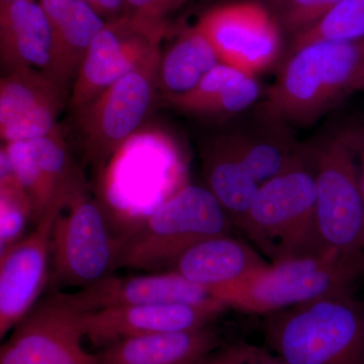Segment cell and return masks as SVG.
Masks as SVG:
<instances>
[{"label": "cell", "instance_id": "cell-1", "mask_svg": "<svg viewBox=\"0 0 364 364\" xmlns=\"http://www.w3.org/2000/svg\"><path fill=\"white\" fill-rule=\"evenodd\" d=\"M364 90V41H317L287 51L277 77L255 107L287 126H305Z\"/></svg>", "mask_w": 364, "mask_h": 364}, {"label": "cell", "instance_id": "cell-2", "mask_svg": "<svg viewBox=\"0 0 364 364\" xmlns=\"http://www.w3.org/2000/svg\"><path fill=\"white\" fill-rule=\"evenodd\" d=\"M364 279V251L328 250L272 262L210 291L227 308L267 316L299 304L353 293Z\"/></svg>", "mask_w": 364, "mask_h": 364}, {"label": "cell", "instance_id": "cell-3", "mask_svg": "<svg viewBox=\"0 0 364 364\" xmlns=\"http://www.w3.org/2000/svg\"><path fill=\"white\" fill-rule=\"evenodd\" d=\"M263 328L286 364H364V301L353 293L268 314Z\"/></svg>", "mask_w": 364, "mask_h": 364}, {"label": "cell", "instance_id": "cell-4", "mask_svg": "<svg viewBox=\"0 0 364 364\" xmlns=\"http://www.w3.org/2000/svg\"><path fill=\"white\" fill-rule=\"evenodd\" d=\"M313 144L286 171L261 184L240 228L272 262L325 252L316 217Z\"/></svg>", "mask_w": 364, "mask_h": 364}, {"label": "cell", "instance_id": "cell-5", "mask_svg": "<svg viewBox=\"0 0 364 364\" xmlns=\"http://www.w3.org/2000/svg\"><path fill=\"white\" fill-rule=\"evenodd\" d=\"M234 224L205 186L188 184L155 208L131 234L122 237L117 268L169 272L188 249L232 235Z\"/></svg>", "mask_w": 364, "mask_h": 364}, {"label": "cell", "instance_id": "cell-6", "mask_svg": "<svg viewBox=\"0 0 364 364\" xmlns=\"http://www.w3.org/2000/svg\"><path fill=\"white\" fill-rule=\"evenodd\" d=\"M121 241L112 234L104 208L83 182L53 226L50 286L56 287L54 291L79 289L109 277L117 269Z\"/></svg>", "mask_w": 364, "mask_h": 364}, {"label": "cell", "instance_id": "cell-7", "mask_svg": "<svg viewBox=\"0 0 364 364\" xmlns=\"http://www.w3.org/2000/svg\"><path fill=\"white\" fill-rule=\"evenodd\" d=\"M316 217L325 250L363 251L364 202L360 169L347 129L313 144Z\"/></svg>", "mask_w": 364, "mask_h": 364}, {"label": "cell", "instance_id": "cell-8", "mask_svg": "<svg viewBox=\"0 0 364 364\" xmlns=\"http://www.w3.org/2000/svg\"><path fill=\"white\" fill-rule=\"evenodd\" d=\"M161 55L74 112L86 161L91 166L102 168L143 123L158 88Z\"/></svg>", "mask_w": 364, "mask_h": 364}, {"label": "cell", "instance_id": "cell-9", "mask_svg": "<svg viewBox=\"0 0 364 364\" xmlns=\"http://www.w3.org/2000/svg\"><path fill=\"white\" fill-rule=\"evenodd\" d=\"M167 26L126 14L97 33L74 79L69 107L75 112L112 83L162 54Z\"/></svg>", "mask_w": 364, "mask_h": 364}, {"label": "cell", "instance_id": "cell-10", "mask_svg": "<svg viewBox=\"0 0 364 364\" xmlns=\"http://www.w3.org/2000/svg\"><path fill=\"white\" fill-rule=\"evenodd\" d=\"M85 176L63 189L32 232L0 252V337L14 330L37 305L49 284L55 220Z\"/></svg>", "mask_w": 364, "mask_h": 364}, {"label": "cell", "instance_id": "cell-11", "mask_svg": "<svg viewBox=\"0 0 364 364\" xmlns=\"http://www.w3.org/2000/svg\"><path fill=\"white\" fill-rule=\"evenodd\" d=\"M223 64L256 76L279 58L282 32L257 0H237L208 9L196 25Z\"/></svg>", "mask_w": 364, "mask_h": 364}, {"label": "cell", "instance_id": "cell-12", "mask_svg": "<svg viewBox=\"0 0 364 364\" xmlns=\"http://www.w3.org/2000/svg\"><path fill=\"white\" fill-rule=\"evenodd\" d=\"M76 313L52 296L38 301L0 349V364H100L81 344Z\"/></svg>", "mask_w": 364, "mask_h": 364}, {"label": "cell", "instance_id": "cell-13", "mask_svg": "<svg viewBox=\"0 0 364 364\" xmlns=\"http://www.w3.org/2000/svg\"><path fill=\"white\" fill-rule=\"evenodd\" d=\"M226 309L215 299L203 304H148L75 313L83 336L102 348L134 337L205 327Z\"/></svg>", "mask_w": 364, "mask_h": 364}, {"label": "cell", "instance_id": "cell-14", "mask_svg": "<svg viewBox=\"0 0 364 364\" xmlns=\"http://www.w3.org/2000/svg\"><path fill=\"white\" fill-rule=\"evenodd\" d=\"M69 102L65 85L44 72L20 67L0 81V136L4 143L32 140L58 130Z\"/></svg>", "mask_w": 364, "mask_h": 364}, {"label": "cell", "instance_id": "cell-15", "mask_svg": "<svg viewBox=\"0 0 364 364\" xmlns=\"http://www.w3.org/2000/svg\"><path fill=\"white\" fill-rule=\"evenodd\" d=\"M50 296L77 313L148 304H203L215 301L203 287L174 272L129 277L112 274L74 293L54 291Z\"/></svg>", "mask_w": 364, "mask_h": 364}, {"label": "cell", "instance_id": "cell-16", "mask_svg": "<svg viewBox=\"0 0 364 364\" xmlns=\"http://www.w3.org/2000/svg\"><path fill=\"white\" fill-rule=\"evenodd\" d=\"M1 150L30 200L35 224L63 189L83 176L59 129L32 140L4 143Z\"/></svg>", "mask_w": 364, "mask_h": 364}, {"label": "cell", "instance_id": "cell-17", "mask_svg": "<svg viewBox=\"0 0 364 364\" xmlns=\"http://www.w3.org/2000/svg\"><path fill=\"white\" fill-rule=\"evenodd\" d=\"M0 58L7 71L28 67L55 79L54 39L40 2L0 4Z\"/></svg>", "mask_w": 364, "mask_h": 364}, {"label": "cell", "instance_id": "cell-18", "mask_svg": "<svg viewBox=\"0 0 364 364\" xmlns=\"http://www.w3.org/2000/svg\"><path fill=\"white\" fill-rule=\"evenodd\" d=\"M254 117L227 131L235 149L258 183L270 181L293 166L305 152L291 127L254 109Z\"/></svg>", "mask_w": 364, "mask_h": 364}, {"label": "cell", "instance_id": "cell-19", "mask_svg": "<svg viewBox=\"0 0 364 364\" xmlns=\"http://www.w3.org/2000/svg\"><path fill=\"white\" fill-rule=\"evenodd\" d=\"M223 344L210 325L188 331L158 333L100 348V364H196Z\"/></svg>", "mask_w": 364, "mask_h": 364}, {"label": "cell", "instance_id": "cell-20", "mask_svg": "<svg viewBox=\"0 0 364 364\" xmlns=\"http://www.w3.org/2000/svg\"><path fill=\"white\" fill-rule=\"evenodd\" d=\"M267 264V261L252 246L233 235H222L188 249L169 272L178 273L210 294Z\"/></svg>", "mask_w": 364, "mask_h": 364}, {"label": "cell", "instance_id": "cell-21", "mask_svg": "<svg viewBox=\"0 0 364 364\" xmlns=\"http://www.w3.org/2000/svg\"><path fill=\"white\" fill-rule=\"evenodd\" d=\"M261 95L256 76L219 63L193 90L162 98L167 107L191 116L229 119L248 112Z\"/></svg>", "mask_w": 364, "mask_h": 364}, {"label": "cell", "instance_id": "cell-22", "mask_svg": "<svg viewBox=\"0 0 364 364\" xmlns=\"http://www.w3.org/2000/svg\"><path fill=\"white\" fill-rule=\"evenodd\" d=\"M205 188L214 195L234 226L240 229L260 184L249 172L227 131L200 150Z\"/></svg>", "mask_w": 364, "mask_h": 364}, {"label": "cell", "instance_id": "cell-23", "mask_svg": "<svg viewBox=\"0 0 364 364\" xmlns=\"http://www.w3.org/2000/svg\"><path fill=\"white\" fill-rule=\"evenodd\" d=\"M51 26L55 79L67 86L75 79L91 43L107 25L83 0H39Z\"/></svg>", "mask_w": 364, "mask_h": 364}, {"label": "cell", "instance_id": "cell-24", "mask_svg": "<svg viewBox=\"0 0 364 364\" xmlns=\"http://www.w3.org/2000/svg\"><path fill=\"white\" fill-rule=\"evenodd\" d=\"M219 63L210 41L198 26H193L183 31L161 55L158 87L163 97L183 95L193 90Z\"/></svg>", "mask_w": 364, "mask_h": 364}, {"label": "cell", "instance_id": "cell-25", "mask_svg": "<svg viewBox=\"0 0 364 364\" xmlns=\"http://www.w3.org/2000/svg\"><path fill=\"white\" fill-rule=\"evenodd\" d=\"M0 252L26 236L32 205L4 151L0 152Z\"/></svg>", "mask_w": 364, "mask_h": 364}, {"label": "cell", "instance_id": "cell-26", "mask_svg": "<svg viewBox=\"0 0 364 364\" xmlns=\"http://www.w3.org/2000/svg\"><path fill=\"white\" fill-rule=\"evenodd\" d=\"M317 41H364V0H342L317 25L294 37L289 51Z\"/></svg>", "mask_w": 364, "mask_h": 364}, {"label": "cell", "instance_id": "cell-27", "mask_svg": "<svg viewBox=\"0 0 364 364\" xmlns=\"http://www.w3.org/2000/svg\"><path fill=\"white\" fill-rule=\"evenodd\" d=\"M342 0H284L272 13L282 33L294 37L317 25Z\"/></svg>", "mask_w": 364, "mask_h": 364}, {"label": "cell", "instance_id": "cell-28", "mask_svg": "<svg viewBox=\"0 0 364 364\" xmlns=\"http://www.w3.org/2000/svg\"><path fill=\"white\" fill-rule=\"evenodd\" d=\"M196 364H286L274 352L246 342L224 344Z\"/></svg>", "mask_w": 364, "mask_h": 364}, {"label": "cell", "instance_id": "cell-29", "mask_svg": "<svg viewBox=\"0 0 364 364\" xmlns=\"http://www.w3.org/2000/svg\"><path fill=\"white\" fill-rule=\"evenodd\" d=\"M128 14L145 20L164 23L170 11L181 6V0H124Z\"/></svg>", "mask_w": 364, "mask_h": 364}, {"label": "cell", "instance_id": "cell-30", "mask_svg": "<svg viewBox=\"0 0 364 364\" xmlns=\"http://www.w3.org/2000/svg\"><path fill=\"white\" fill-rule=\"evenodd\" d=\"M107 23L123 18L128 14L124 0H83Z\"/></svg>", "mask_w": 364, "mask_h": 364}, {"label": "cell", "instance_id": "cell-31", "mask_svg": "<svg viewBox=\"0 0 364 364\" xmlns=\"http://www.w3.org/2000/svg\"><path fill=\"white\" fill-rule=\"evenodd\" d=\"M347 131H348L352 144H353L354 148H355L356 154H358V157L361 189H363L364 202V129H347ZM361 248L364 251V231Z\"/></svg>", "mask_w": 364, "mask_h": 364}, {"label": "cell", "instance_id": "cell-32", "mask_svg": "<svg viewBox=\"0 0 364 364\" xmlns=\"http://www.w3.org/2000/svg\"><path fill=\"white\" fill-rule=\"evenodd\" d=\"M261 4H264L265 6L269 9L270 11H273L279 4H282L284 0H257Z\"/></svg>", "mask_w": 364, "mask_h": 364}, {"label": "cell", "instance_id": "cell-33", "mask_svg": "<svg viewBox=\"0 0 364 364\" xmlns=\"http://www.w3.org/2000/svg\"><path fill=\"white\" fill-rule=\"evenodd\" d=\"M16 1V0H0V4H7V2Z\"/></svg>", "mask_w": 364, "mask_h": 364}, {"label": "cell", "instance_id": "cell-34", "mask_svg": "<svg viewBox=\"0 0 364 364\" xmlns=\"http://www.w3.org/2000/svg\"><path fill=\"white\" fill-rule=\"evenodd\" d=\"M184 1H186V0H181V4H183Z\"/></svg>", "mask_w": 364, "mask_h": 364}]
</instances>
